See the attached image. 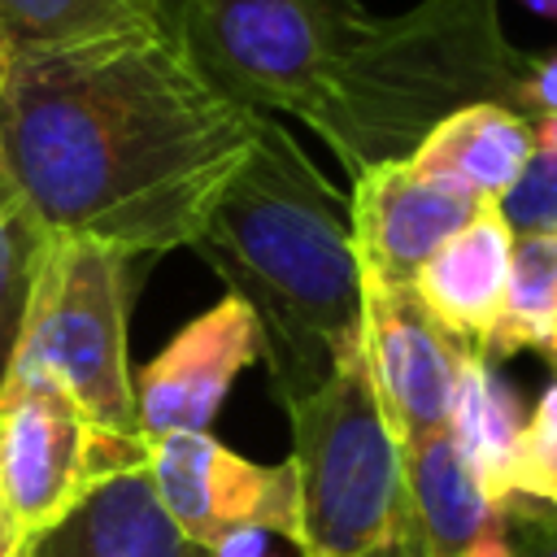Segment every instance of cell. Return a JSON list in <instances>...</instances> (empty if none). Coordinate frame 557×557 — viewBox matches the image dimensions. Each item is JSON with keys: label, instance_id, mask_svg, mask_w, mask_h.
<instances>
[{"label": "cell", "instance_id": "6da1fadb", "mask_svg": "<svg viewBox=\"0 0 557 557\" xmlns=\"http://www.w3.org/2000/svg\"><path fill=\"white\" fill-rule=\"evenodd\" d=\"M257 126L261 113L213 91L161 26L13 52L0 161L48 235L152 257L196 239Z\"/></svg>", "mask_w": 557, "mask_h": 557}, {"label": "cell", "instance_id": "7a4b0ae2", "mask_svg": "<svg viewBox=\"0 0 557 557\" xmlns=\"http://www.w3.org/2000/svg\"><path fill=\"white\" fill-rule=\"evenodd\" d=\"M187 248L226 283V296L252 309L278 405L309 396L361 344L348 196L322 178L283 122L261 117L244 165Z\"/></svg>", "mask_w": 557, "mask_h": 557}, {"label": "cell", "instance_id": "3957f363", "mask_svg": "<svg viewBox=\"0 0 557 557\" xmlns=\"http://www.w3.org/2000/svg\"><path fill=\"white\" fill-rule=\"evenodd\" d=\"M527 70L531 52L505 35L500 0H418L400 17H370L331 70L309 126L352 178L409 157L466 104L518 109Z\"/></svg>", "mask_w": 557, "mask_h": 557}, {"label": "cell", "instance_id": "277c9868", "mask_svg": "<svg viewBox=\"0 0 557 557\" xmlns=\"http://www.w3.org/2000/svg\"><path fill=\"white\" fill-rule=\"evenodd\" d=\"M292 422L300 557H418L400 448L379 409L361 344L300 400Z\"/></svg>", "mask_w": 557, "mask_h": 557}, {"label": "cell", "instance_id": "5b68a950", "mask_svg": "<svg viewBox=\"0 0 557 557\" xmlns=\"http://www.w3.org/2000/svg\"><path fill=\"white\" fill-rule=\"evenodd\" d=\"M131 261L122 248L52 235L39 252L17 339L0 379L44 374L113 440L144 448L135 413V374L126 357Z\"/></svg>", "mask_w": 557, "mask_h": 557}, {"label": "cell", "instance_id": "8992f818", "mask_svg": "<svg viewBox=\"0 0 557 557\" xmlns=\"http://www.w3.org/2000/svg\"><path fill=\"white\" fill-rule=\"evenodd\" d=\"M366 26L361 0H165V35L187 65L261 117L309 122Z\"/></svg>", "mask_w": 557, "mask_h": 557}, {"label": "cell", "instance_id": "52a82bcc", "mask_svg": "<svg viewBox=\"0 0 557 557\" xmlns=\"http://www.w3.org/2000/svg\"><path fill=\"white\" fill-rule=\"evenodd\" d=\"M135 466H144V448L100 431L61 383L44 374L0 379V500L26 540Z\"/></svg>", "mask_w": 557, "mask_h": 557}, {"label": "cell", "instance_id": "ba28073f", "mask_svg": "<svg viewBox=\"0 0 557 557\" xmlns=\"http://www.w3.org/2000/svg\"><path fill=\"white\" fill-rule=\"evenodd\" d=\"M144 470L170 522L205 553L244 527L296 544V474L287 461L261 466L231 453L209 431H187L148 440Z\"/></svg>", "mask_w": 557, "mask_h": 557}, {"label": "cell", "instance_id": "9c48e42d", "mask_svg": "<svg viewBox=\"0 0 557 557\" xmlns=\"http://www.w3.org/2000/svg\"><path fill=\"white\" fill-rule=\"evenodd\" d=\"M361 357L396 448L444 431L466 348L431 322L413 287L361 278Z\"/></svg>", "mask_w": 557, "mask_h": 557}, {"label": "cell", "instance_id": "30bf717a", "mask_svg": "<svg viewBox=\"0 0 557 557\" xmlns=\"http://www.w3.org/2000/svg\"><path fill=\"white\" fill-rule=\"evenodd\" d=\"M483 205L492 200L444 174H418L405 157L352 174L348 239L361 278L409 287L422 261L444 239H453Z\"/></svg>", "mask_w": 557, "mask_h": 557}, {"label": "cell", "instance_id": "8fae6325", "mask_svg": "<svg viewBox=\"0 0 557 557\" xmlns=\"http://www.w3.org/2000/svg\"><path fill=\"white\" fill-rule=\"evenodd\" d=\"M261 357V331L239 296H222L213 309L191 318L139 374L135 413L139 435H187L209 431L231 383Z\"/></svg>", "mask_w": 557, "mask_h": 557}, {"label": "cell", "instance_id": "7c38bea8", "mask_svg": "<svg viewBox=\"0 0 557 557\" xmlns=\"http://www.w3.org/2000/svg\"><path fill=\"white\" fill-rule=\"evenodd\" d=\"M513 231L505 226L496 205H483L453 239H444L422 270L413 274V296L431 313V322L453 335L466 352H487L492 331L505 309L509 287Z\"/></svg>", "mask_w": 557, "mask_h": 557}, {"label": "cell", "instance_id": "4fadbf2b", "mask_svg": "<svg viewBox=\"0 0 557 557\" xmlns=\"http://www.w3.org/2000/svg\"><path fill=\"white\" fill-rule=\"evenodd\" d=\"M30 557H209L161 509L148 470H122L91 487L57 527L30 540Z\"/></svg>", "mask_w": 557, "mask_h": 557}, {"label": "cell", "instance_id": "5bb4252c", "mask_svg": "<svg viewBox=\"0 0 557 557\" xmlns=\"http://www.w3.org/2000/svg\"><path fill=\"white\" fill-rule=\"evenodd\" d=\"M535 152V122L509 104H466L440 117L405 157L418 174H444L483 200H500Z\"/></svg>", "mask_w": 557, "mask_h": 557}, {"label": "cell", "instance_id": "9a60e30c", "mask_svg": "<svg viewBox=\"0 0 557 557\" xmlns=\"http://www.w3.org/2000/svg\"><path fill=\"white\" fill-rule=\"evenodd\" d=\"M444 431L474 492L505 513L513 500V444L522 431V405L496 366H487L479 352L461 357Z\"/></svg>", "mask_w": 557, "mask_h": 557}, {"label": "cell", "instance_id": "2e32d148", "mask_svg": "<svg viewBox=\"0 0 557 557\" xmlns=\"http://www.w3.org/2000/svg\"><path fill=\"white\" fill-rule=\"evenodd\" d=\"M165 26V0H0L13 52H52Z\"/></svg>", "mask_w": 557, "mask_h": 557}, {"label": "cell", "instance_id": "e0dca14e", "mask_svg": "<svg viewBox=\"0 0 557 557\" xmlns=\"http://www.w3.org/2000/svg\"><path fill=\"white\" fill-rule=\"evenodd\" d=\"M518 348L540 352L557 370V235H513L505 309L483 361L496 366Z\"/></svg>", "mask_w": 557, "mask_h": 557}, {"label": "cell", "instance_id": "ac0fdd59", "mask_svg": "<svg viewBox=\"0 0 557 557\" xmlns=\"http://www.w3.org/2000/svg\"><path fill=\"white\" fill-rule=\"evenodd\" d=\"M48 239L52 235L44 231L22 187L13 183L9 165L0 161V374L9 366L17 322L26 309V292H30V278H35V265Z\"/></svg>", "mask_w": 557, "mask_h": 557}, {"label": "cell", "instance_id": "d6986e66", "mask_svg": "<svg viewBox=\"0 0 557 557\" xmlns=\"http://www.w3.org/2000/svg\"><path fill=\"white\" fill-rule=\"evenodd\" d=\"M513 500L557 509V379L540 392L531 418L518 431V444H513Z\"/></svg>", "mask_w": 557, "mask_h": 557}, {"label": "cell", "instance_id": "ffe728a7", "mask_svg": "<svg viewBox=\"0 0 557 557\" xmlns=\"http://www.w3.org/2000/svg\"><path fill=\"white\" fill-rule=\"evenodd\" d=\"M496 209L513 235H557V157L535 148Z\"/></svg>", "mask_w": 557, "mask_h": 557}, {"label": "cell", "instance_id": "44dd1931", "mask_svg": "<svg viewBox=\"0 0 557 557\" xmlns=\"http://www.w3.org/2000/svg\"><path fill=\"white\" fill-rule=\"evenodd\" d=\"M531 122L557 113V52L548 57H531L527 83H522V104H518Z\"/></svg>", "mask_w": 557, "mask_h": 557}, {"label": "cell", "instance_id": "7402d4cb", "mask_svg": "<svg viewBox=\"0 0 557 557\" xmlns=\"http://www.w3.org/2000/svg\"><path fill=\"white\" fill-rule=\"evenodd\" d=\"M274 540H278V535H270V531L244 527V531L222 535V540L209 548V557H278V553H274Z\"/></svg>", "mask_w": 557, "mask_h": 557}, {"label": "cell", "instance_id": "603a6c76", "mask_svg": "<svg viewBox=\"0 0 557 557\" xmlns=\"http://www.w3.org/2000/svg\"><path fill=\"white\" fill-rule=\"evenodd\" d=\"M0 557H30V540L13 527V518H9V509H4V500H0Z\"/></svg>", "mask_w": 557, "mask_h": 557}, {"label": "cell", "instance_id": "cb8c5ba5", "mask_svg": "<svg viewBox=\"0 0 557 557\" xmlns=\"http://www.w3.org/2000/svg\"><path fill=\"white\" fill-rule=\"evenodd\" d=\"M535 148L557 157V113H548V117H535Z\"/></svg>", "mask_w": 557, "mask_h": 557}, {"label": "cell", "instance_id": "d4e9b609", "mask_svg": "<svg viewBox=\"0 0 557 557\" xmlns=\"http://www.w3.org/2000/svg\"><path fill=\"white\" fill-rule=\"evenodd\" d=\"M535 17H548V22H557V0H522Z\"/></svg>", "mask_w": 557, "mask_h": 557}, {"label": "cell", "instance_id": "484cf974", "mask_svg": "<svg viewBox=\"0 0 557 557\" xmlns=\"http://www.w3.org/2000/svg\"><path fill=\"white\" fill-rule=\"evenodd\" d=\"M9 61H13V48H9V39H4V30H0V96H4V78H9Z\"/></svg>", "mask_w": 557, "mask_h": 557}]
</instances>
